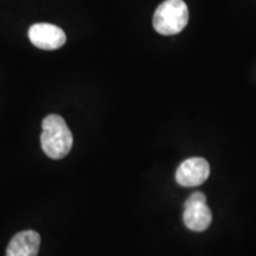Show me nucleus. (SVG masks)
<instances>
[{"instance_id": "7ed1b4c3", "label": "nucleus", "mask_w": 256, "mask_h": 256, "mask_svg": "<svg viewBox=\"0 0 256 256\" xmlns=\"http://www.w3.org/2000/svg\"><path fill=\"white\" fill-rule=\"evenodd\" d=\"M31 43L42 50H57L66 42V36L62 28L49 23H38L28 28Z\"/></svg>"}, {"instance_id": "39448f33", "label": "nucleus", "mask_w": 256, "mask_h": 256, "mask_svg": "<svg viewBox=\"0 0 256 256\" xmlns=\"http://www.w3.org/2000/svg\"><path fill=\"white\" fill-rule=\"evenodd\" d=\"M40 246V234L34 230H24L14 235L10 241L6 256H37Z\"/></svg>"}, {"instance_id": "f257e3e1", "label": "nucleus", "mask_w": 256, "mask_h": 256, "mask_svg": "<svg viewBox=\"0 0 256 256\" xmlns=\"http://www.w3.org/2000/svg\"><path fill=\"white\" fill-rule=\"evenodd\" d=\"M42 148L51 159H62L69 154L72 147V134L62 116L48 115L42 124Z\"/></svg>"}, {"instance_id": "f03ea898", "label": "nucleus", "mask_w": 256, "mask_h": 256, "mask_svg": "<svg viewBox=\"0 0 256 256\" xmlns=\"http://www.w3.org/2000/svg\"><path fill=\"white\" fill-rule=\"evenodd\" d=\"M188 23V8L183 0H165L153 16V26L164 36L177 34Z\"/></svg>"}, {"instance_id": "20e7f679", "label": "nucleus", "mask_w": 256, "mask_h": 256, "mask_svg": "<svg viewBox=\"0 0 256 256\" xmlns=\"http://www.w3.org/2000/svg\"><path fill=\"white\" fill-rule=\"evenodd\" d=\"M209 162L203 158H190L179 165L176 174L178 184L185 188L198 186L209 178Z\"/></svg>"}, {"instance_id": "423d86ee", "label": "nucleus", "mask_w": 256, "mask_h": 256, "mask_svg": "<svg viewBox=\"0 0 256 256\" xmlns=\"http://www.w3.org/2000/svg\"><path fill=\"white\" fill-rule=\"evenodd\" d=\"M183 220L185 226L194 232H204L210 226L212 214L206 203H196L184 206Z\"/></svg>"}]
</instances>
